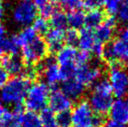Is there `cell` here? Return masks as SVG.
Listing matches in <instances>:
<instances>
[{"mask_svg": "<svg viewBox=\"0 0 128 127\" xmlns=\"http://www.w3.org/2000/svg\"><path fill=\"white\" fill-rule=\"evenodd\" d=\"M30 85V81L22 76L13 77L8 80L0 89L1 102L13 108L22 106V104L24 102Z\"/></svg>", "mask_w": 128, "mask_h": 127, "instance_id": "cell-1", "label": "cell"}, {"mask_svg": "<svg viewBox=\"0 0 128 127\" xmlns=\"http://www.w3.org/2000/svg\"><path fill=\"white\" fill-rule=\"evenodd\" d=\"M112 90L108 78H101L94 84L88 104L96 114L105 115L108 112L113 102Z\"/></svg>", "mask_w": 128, "mask_h": 127, "instance_id": "cell-2", "label": "cell"}, {"mask_svg": "<svg viewBox=\"0 0 128 127\" xmlns=\"http://www.w3.org/2000/svg\"><path fill=\"white\" fill-rule=\"evenodd\" d=\"M50 96V88L45 82L36 81L30 85L24 99V105L29 111L38 112L46 108Z\"/></svg>", "mask_w": 128, "mask_h": 127, "instance_id": "cell-3", "label": "cell"}, {"mask_svg": "<svg viewBox=\"0 0 128 127\" xmlns=\"http://www.w3.org/2000/svg\"><path fill=\"white\" fill-rule=\"evenodd\" d=\"M108 81L112 94L118 98H124L128 94V71L119 62L110 64L108 68Z\"/></svg>", "mask_w": 128, "mask_h": 127, "instance_id": "cell-4", "label": "cell"}, {"mask_svg": "<svg viewBox=\"0 0 128 127\" xmlns=\"http://www.w3.org/2000/svg\"><path fill=\"white\" fill-rule=\"evenodd\" d=\"M38 18V8L31 0L16 2L11 8V20L16 25L27 27Z\"/></svg>", "mask_w": 128, "mask_h": 127, "instance_id": "cell-5", "label": "cell"}, {"mask_svg": "<svg viewBox=\"0 0 128 127\" xmlns=\"http://www.w3.org/2000/svg\"><path fill=\"white\" fill-rule=\"evenodd\" d=\"M47 44L40 36H36L22 48V58L26 64H38L47 56Z\"/></svg>", "mask_w": 128, "mask_h": 127, "instance_id": "cell-6", "label": "cell"}, {"mask_svg": "<svg viewBox=\"0 0 128 127\" xmlns=\"http://www.w3.org/2000/svg\"><path fill=\"white\" fill-rule=\"evenodd\" d=\"M38 74L41 76L48 86L56 88V84L62 80L60 67L54 56L47 55L41 62L38 64Z\"/></svg>", "mask_w": 128, "mask_h": 127, "instance_id": "cell-7", "label": "cell"}, {"mask_svg": "<svg viewBox=\"0 0 128 127\" xmlns=\"http://www.w3.org/2000/svg\"><path fill=\"white\" fill-rule=\"evenodd\" d=\"M102 77V66L99 61H96L91 64L78 66L74 78L84 86L94 85Z\"/></svg>", "mask_w": 128, "mask_h": 127, "instance_id": "cell-8", "label": "cell"}, {"mask_svg": "<svg viewBox=\"0 0 128 127\" xmlns=\"http://www.w3.org/2000/svg\"><path fill=\"white\" fill-rule=\"evenodd\" d=\"M94 111L87 101H80L75 106L71 113L75 127H92Z\"/></svg>", "mask_w": 128, "mask_h": 127, "instance_id": "cell-9", "label": "cell"}, {"mask_svg": "<svg viewBox=\"0 0 128 127\" xmlns=\"http://www.w3.org/2000/svg\"><path fill=\"white\" fill-rule=\"evenodd\" d=\"M48 104L50 106V110L57 113L69 111L72 108L71 99L68 98L61 90L57 88H54L52 92H50Z\"/></svg>", "mask_w": 128, "mask_h": 127, "instance_id": "cell-10", "label": "cell"}, {"mask_svg": "<svg viewBox=\"0 0 128 127\" xmlns=\"http://www.w3.org/2000/svg\"><path fill=\"white\" fill-rule=\"evenodd\" d=\"M1 58L2 59L0 64L8 75H11L14 77L22 75L25 66L24 62L22 57L19 56L18 54H8L3 55Z\"/></svg>", "mask_w": 128, "mask_h": 127, "instance_id": "cell-11", "label": "cell"}, {"mask_svg": "<svg viewBox=\"0 0 128 127\" xmlns=\"http://www.w3.org/2000/svg\"><path fill=\"white\" fill-rule=\"evenodd\" d=\"M108 113L110 120L122 124H128V101L124 98L114 100Z\"/></svg>", "mask_w": 128, "mask_h": 127, "instance_id": "cell-12", "label": "cell"}, {"mask_svg": "<svg viewBox=\"0 0 128 127\" xmlns=\"http://www.w3.org/2000/svg\"><path fill=\"white\" fill-rule=\"evenodd\" d=\"M61 91L72 101L80 99L85 94L86 87L75 78L64 80L62 84Z\"/></svg>", "mask_w": 128, "mask_h": 127, "instance_id": "cell-13", "label": "cell"}, {"mask_svg": "<svg viewBox=\"0 0 128 127\" xmlns=\"http://www.w3.org/2000/svg\"><path fill=\"white\" fill-rule=\"evenodd\" d=\"M64 31L60 29L52 28L45 34V42L48 47V52L57 53L63 48Z\"/></svg>", "mask_w": 128, "mask_h": 127, "instance_id": "cell-14", "label": "cell"}, {"mask_svg": "<svg viewBox=\"0 0 128 127\" xmlns=\"http://www.w3.org/2000/svg\"><path fill=\"white\" fill-rule=\"evenodd\" d=\"M110 45L113 50L116 61H119L121 64L128 66V40L118 38L110 43Z\"/></svg>", "mask_w": 128, "mask_h": 127, "instance_id": "cell-15", "label": "cell"}, {"mask_svg": "<svg viewBox=\"0 0 128 127\" xmlns=\"http://www.w3.org/2000/svg\"><path fill=\"white\" fill-rule=\"evenodd\" d=\"M77 50L74 47L66 46L56 53V62L59 66H70V64H76V55H77Z\"/></svg>", "mask_w": 128, "mask_h": 127, "instance_id": "cell-16", "label": "cell"}, {"mask_svg": "<svg viewBox=\"0 0 128 127\" xmlns=\"http://www.w3.org/2000/svg\"><path fill=\"white\" fill-rule=\"evenodd\" d=\"M96 42L94 38V33L92 29L84 27L82 28L80 34H78V46L84 52H91L92 46Z\"/></svg>", "mask_w": 128, "mask_h": 127, "instance_id": "cell-17", "label": "cell"}, {"mask_svg": "<svg viewBox=\"0 0 128 127\" xmlns=\"http://www.w3.org/2000/svg\"><path fill=\"white\" fill-rule=\"evenodd\" d=\"M114 30H115V27L108 24L107 22H104L99 25L97 28H96V31L94 32L96 42H99L103 45L108 43L113 38Z\"/></svg>", "mask_w": 128, "mask_h": 127, "instance_id": "cell-18", "label": "cell"}, {"mask_svg": "<svg viewBox=\"0 0 128 127\" xmlns=\"http://www.w3.org/2000/svg\"><path fill=\"white\" fill-rule=\"evenodd\" d=\"M15 115L18 116V120L21 127H42L40 118L38 115V113L28 110Z\"/></svg>", "mask_w": 128, "mask_h": 127, "instance_id": "cell-19", "label": "cell"}, {"mask_svg": "<svg viewBox=\"0 0 128 127\" xmlns=\"http://www.w3.org/2000/svg\"><path fill=\"white\" fill-rule=\"evenodd\" d=\"M105 21V14L103 11L98 10H89V12L85 15V22L87 28L94 29L97 28L99 25L102 24V22Z\"/></svg>", "mask_w": 128, "mask_h": 127, "instance_id": "cell-20", "label": "cell"}, {"mask_svg": "<svg viewBox=\"0 0 128 127\" xmlns=\"http://www.w3.org/2000/svg\"><path fill=\"white\" fill-rule=\"evenodd\" d=\"M68 24L72 29H82L85 22V14L80 10L70 11L68 15Z\"/></svg>", "mask_w": 128, "mask_h": 127, "instance_id": "cell-21", "label": "cell"}, {"mask_svg": "<svg viewBox=\"0 0 128 127\" xmlns=\"http://www.w3.org/2000/svg\"><path fill=\"white\" fill-rule=\"evenodd\" d=\"M15 38L18 41L19 45L21 46V49L22 48V46H24L25 44H27L28 42L32 41L34 38H36V33L34 30L32 26H27V27H24L21 31L19 32L18 34H16Z\"/></svg>", "mask_w": 128, "mask_h": 127, "instance_id": "cell-22", "label": "cell"}, {"mask_svg": "<svg viewBox=\"0 0 128 127\" xmlns=\"http://www.w3.org/2000/svg\"><path fill=\"white\" fill-rule=\"evenodd\" d=\"M50 24L52 28L60 29L64 31V29L68 26V16L63 11L56 10L54 14L50 17Z\"/></svg>", "mask_w": 128, "mask_h": 127, "instance_id": "cell-23", "label": "cell"}, {"mask_svg": "<svg viewBox=\"0 0 128 127\" xmlns=\"http://www.w3.org/2000/svg\"><path fill=\"white\" fill-rule=\"evenodd\" d=\"M40 122L42 127H58L56 122V116L50 108H44L40 111Z\"/></svg>", "mask_w": 128, "mask_h": 127, "instance_id": "cell-24", "label": "cell"}, {"mask_svg": "<svg viewBox=\"0 0 128 127\" xmlns=\"http://www.w3.org/2000/svg\"><path fill=\"white\" fill-rule=\"evenodd\" d=\"M33 28L36 31V34L45 35L47 32L50 30V24L47 21V19L42 17H38L33 22Z\"/></svg>", "mask_w": 128, "mask_h": 127, "instance_id": "cell-25", "label": "cell"}, {"mask_svg": "<svg viewBox=\"0 0 128 127\" xmlns=\"http://www.w3.org/2000/svg\"><path fill=\"white\" fill-rule=\"evenodd\" d=\"M56 122L58 127H71L73 124L71 113L69 111H63L57 114Z\"/></svg>", "mask_w": 128, "mask_h": 127, "instance_id": "cell-26", "label": "cell"}, {"mask_svg": "<svg viewBox=\"0 0 128 127\" xmlns=\"http://www.w3.org/2000/svg\"><path fill=\"white\" fill-rule=\"evenodd\" d=\"M122 4V0H103V6L108 13L111 16L116 14Z\"/></svg>", "mask_w": 128, "mask_h": 127, "instance_id": "cell-27", "label": "cell"}, {"mask_svg": "<svg viewBox=\"0 0 128 127\" xmlns=\"http://www.w3.org/2000/svg\"><path fill=\"white\" fill-rule=\"evenodd\" d=\"M64 41L69 47H74L78 45V33L75 29H68L64 32Z\"/></svg>", "mask_w": 128, "mask_h": 127, "instance_id": "cell-28", "label": "cell"}, {"mask_svg": "<svg viewBox=\"0 0 128 127\" xmlns=\"http://www.w3.org/2000/svg\"><path fill=\"white\" fill-rule=\"evenodd\" d=\"M21 76L26 80H28L29 81L35 80L39 76L38 69L36 64H26Z\"/></svg>", "mask_w": 128, "mask_h": 127, "instance_id": "cell-29", "label": "cell"}, {"mask_svg": "<svg viewBox=\"0 0 128 127\" xmlns=\"http://www.w3.org/2000/svg\"><path fill=\"white\" fill-rule=\"evenodd\" d=\"M62 8L66 10H77L80 7H82L83 0H59Z\"/></svg>", "mask_w": 128, "mask_h": 127, "instance_id": "cell-30", "label": "cell"}, {"mask_svg": "<svg viewBox=\"0 0 128 127\" xmlns=\"http://www.w3.org/2000/svg\"><path fill=\"white\" fill-rule=\"evenodd\" d=\"M117 14V21L122 24H128V4L122 3Z\"/></svg>", "mask_w": 128, "mask_h": 127, "instance_id": "cell-31", "label": "cell"}, {"mask_svg": "<svg viewBox=\"0 0 128 127\" xmlns=\"http://www.w3.org/2000/svg\"><path fill=\"white\" fill-rule=\"evenodd\" d=\"M90 58H91V56H90V53L88 52H84V50L78 52L77 55H76L75 64L78 66H82L88 64L90 62Z\"/></svg>", "mask_w": 128, "mask_h": 127, "instance_id": "cell-32", "label": "cell"}, {"mask_svg": "<svg viewBox=\"0 0 128 127\" xmlns=\"http://www.w3.org/2000/svg\"><path fill=\"white\" fill-rule=\"evenodd\" d=\"M102 58H103L104 61H106V62L110 64L115 63V62H117V61H116V58H115V55H114L113 50L111 48V45H110V44L105 46L103 54H102Z\"/></svg>", "mask_w": 128, "mask_h": 127, "instance_id": "cell-33", "label": "cell"}, {"mask_svg": "<svg viewBox=\"0 0 128 127\" xmlns=\"http://www.w3.org/2000/svg\"><path fill=\"white\" fill-rule=\"evenodd\" d=\"M56 11V8L52 3H48L47 5H45L44 7L40 8H39V12H40V15L41 17L44 18V19H47V18H50L52 15L54 14V12Z\"/></svg>", "mask_w": 128, "mask_h": 127, "instance_id": "cell-34", "label": "cell"}, {"mask_svg": "<svg viewBox=\"0 0 128 127\" xmlns=\"http://www.w3.org/2000/svg\"><path fill=\"white\" fill-rule=\"evenodd\" d=\"M82 6L89 10H98L101 6H103V0H83Z\"/></svg>", "mask_w": 128, "mask_h": 127, "instance_id": "cell-35", "label": "cell"}, {"mask_svg": "<svg viewBox=\"0 0 128 127\" xmlns=\"http://www.w3.org/2000/svg\"><path fill=\"white\" fill-rule=\"evenodd\" d=\"M104 48H105V46H104L103 44H101V43H99V42H96L94 45L92 46L91 52H92V54L98 59L100 57H102V54H103V52H104Z\"/></svg>", "mask_w": 128, "mask_h": 127, "instance_id": "cell-36", "label": "cell"}, {"mask_svg": "<svg viewBox=\"0 0 128 127\" xmlns=\"http://www.w3.org/2000/svg\"><path fill=\"white\" fill-rule=\"evenodd\" d=\"M105 122H106V120H105L103 115L96 114V115H94V118H92V127H102Z\"/></svg>", "mask_w": 128, "mask_h": 127, "instance_id": "cell-37", "label": "cell"}, {"mask_svg": "<svg viewBox=\"0 0 128 127\" xmlns=\"http://www.w3.org/2000/svg\"><path fill=\"white\" fill-rule=\"evenodd\" d=\"M8 80V75L0 64V89L6 84Z\"/></svg>", "mask_w": 128, "mask_h": 127, "instance_id": "cell-38", "label": "cell"}, {"mask_svg": "<svg viewBox=\"0 0 128 127\" xmlns=\"http://www.w3.org/2000/svg\"><path fill=\"white\" fill-rule=\"evenodd\" d=\"M102 127H127V126H126V124H120V122H117L115 120H106V122L104 124V125Z\"/></svg>", "mask_w": 128, "mask_h": 127, "instance_id": "cell-39", "label": "cell"}, {"mask_svg": "<svg viewBox=\"0 0 128 127\" xmlns=\"http://www.w3.org/2000/svg\"><path fill=\"white\" fill-rule=\"evenodd\" d=\"M12 113H13V112H12ZM13 115H14V117H13L12 120H11L10 122L8 124V125H6V126H3V127H21V125H20V124H19L18 116H17V115H15L14 113H13Z\"/></svg>", "mask_w": 128, "mask_h": 127, "instance_id": "cell-40", "label": "cell"}, {"mask_svg": "<svg viewBox=\"0 0 128 127\" xmlns=\"http://www.w3.org/2000/svg\"><path fill=\"white\" fill-rule=\"evenodd\" d=\"M32 3L36 6V8H40L44 7L45 5L49 3V0H32Z\"/></svg>", "mask_w": 128, "mask_h": 127, "instance_id": "cell-41", "label": "cell"}, {"mask_svg": "<svg viewBox=\"0 0 128 127\" xmlns=\"http://www.w3.org/2000/svg\"><path fill=\"white\" fill-rule=\"evenodd\" d=\"M119 38L128 40V24L122 29H121V31L119 33Z\"/></svg>", "mask_w": 128, "mask_h": 127, "instance_id": "cell-42", "label": "cell"}, {"mask_svg": "<svg viewBox=\"0 0 128 127\" xmlns=\"http://www.w3.org/2000/svg\"><path fill=\"white\" fill-rule=\"evenodd\" d=\"M5 38H0V58L3 56L5 53Z\"/></svg>", "mask_w": 128, "mask_h": 127, "instance_id": "cell-43", "label": "cell"}, {"mask_svg": "<svg viewBox=\"0 0 128 127\" xmlns=\"http://www.w3.org/2000/svg\"><path fill=\"white\" fill-rule=\"evenodd\" d=\"M7 110H6L5 106L2 105V103L0 102V122H2V120H3V117H4V115L6 114Z\"/></svg>", "mask_w": 128, "mask_h": 127, "instance_id": "cell-44", "label": "cell"}, {"mask_svg": "<svg viewBox=\"0 0 128 127\" xmlns=\"http://www.w3.org/2000/svg\"><path fill=\"white\" fill-rule=\"evenodd\" d=\"M4 16H5V7L2 0H0V22L3 20Z\"/></svg>", "mask_w": 128, "mask_h": 127, "instance_id": "cell-45", "label": "cell"}, {"mask_svg": "<svg viewBox=\"0 0 128 127\" xmlns=\"http://www.w3.org/2000/svg\"><path fill=\"white\" fill-rule=\"evenodd\" d=\"M6 34H7V31H6L5 26L0 22V38H5Z\"/></svg>", "mask_w": 128, "mask_h": 127, "instance_id": "cell-46", "label": "cell"}, {"mask_svg": "<svg viewBox=\"0 0 128 127\" xmlns=\"http://www.w3.org/2000/svg\"><path fill=\"white\" fill-rule=\"evenodd\" d=\"M49 1H50L52 4H54V3H56L57 1H59V0H49Z\"/></svg>", "mask_w": 128, "mask_h": 127, "instance_id": "cell-47", "label": "cell"}, {"mask_svg": "<svg viewBox=\"0 0 128 127\" xmlns=\"http://www.w3.org/2000/svg\"><path fill=\"white\" fill-rule=\"evenodd\" d=\"M20 1H25V0H20Z\"/></svg>", "mask_w": 128, "mask_h": 127, "instance_id": "cell-48", "label": "cell"}, {"mask_svg": "<svg viewBox=\"0 0 128 127\" xmlns=\"http://www.w3.org/2000/svg\"><path fill=\"white\" fill-rule=\"evenodd\" d=\"M0 127H3V126H1V125H0Z\"/></svg>", "mask_w": 128, "mask_h": 127, "instance_id": "cell-49", "label": "cell"}, {"mask_svg": "<svg viewBox=\"0 0 128 127\" xmlns=\"http://www.w3.org/2000/svg\"><path fill=\"white\" fill-rule=\"evenodd\" d=\"M127 95H128V94H127ZM127 101H128V100H127Z\"/></svg>", "mask_w": 128, "mask_h": 127, "instance_id": "cell-50", "label": "cell"}]
</instances>
